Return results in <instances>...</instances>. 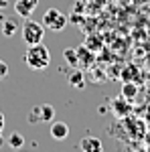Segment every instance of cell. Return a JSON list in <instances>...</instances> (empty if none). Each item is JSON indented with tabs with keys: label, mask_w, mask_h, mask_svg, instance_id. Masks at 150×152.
<instances>
[{
	"label": "cell",
	"mask_w": 150,
	"mask_h": 152,
	"mask_svg": "<svg viewBox=\"0 0 150 152\" xmlns=\"http://www.w3.org/2000/svg\"><path fill=\"white\" fill-rule=\"evenodd\" d=\"M24 63L35 71L47 69L49 63H51V53L43 43H37V45H29L26 53H24Z\"/></svg>",
	"instance_id": "6da1fadb"
},
{
	"label": "cell",
	"mask_w": 150,
	"mask_h": 152,
	"mask_svg": "<svg viewBox=\"0 0 150 152\" xmlns=\"http://www.w3.org/2000/svg\"><path fill=\"white\" fill-rule=\"evenodd\" d=\"M20 35H23V41L26 43V47L29 45H37V43H43L45 26H43V23H37V20L26 18V23L20 28Z\"/></svg>",
	"instance_id": "7a4b0ae2"
},
{
	"label": "cell",
	"mask_w": 150,
	"mask_h": 152,
	"mask_svg": "<svg viewBox=\"0 0 150 152\" xmlns=\"http://www.w3.org/2000/svg\"><path fill=\"white\" fill-rule=\"evenodd\" d=\"M43 26L49 28V31L59 33V31H63V28L67 26V16L61 10H57V8H49V10H45V14H43Z\"/></svg>",
	"instance_id": "3957f363"
},
{
	"label": "cell",
	"mask_w": 150,
	"mask_h": 152,
	"mask_svg": "<svg viewBox=\"0 0 150 152\" xmlns=\"http://www.w3.org/2000/svg\"><path fill=\"white\" fill-rule=\"evenodd\" d=\"M110 105H112V112H114L116 118H126L132 114V102L130 99H126V97H114L112 102H110Z\"/></svg>",
	"instance_id": "277c9868"
},
{
	"label": "cell",
	"mask_w": 150,
	"mask_h": 152,
	"mask_svg": "<svg viewBox=\"0 0 150 152\" xmlns=\"http://www.w3.org/2000/svg\"><path fill=\"white\" fill-rule=\"evenodd\" d=\"M37 6H39V0H16L14 2V10L23 18H31V14L35 12Z\"/></svg>",
	"instance_id": "5b68a950"
},
{
	"label": "cell",
	"mask_w": 150,
	"mask_h": 152,
	"mask_svg": "<svg viewBox=\"0 0 150 152\" xmlns=\"http://www.w3.org/2000/svg\"><path fill=\"white\" fill-rule=\"evenodd\" d=\"M79 148L81 152H104V144L95 136H85V138H81Z\"/></svg>",
	"instance_id": "8992f818"
},
{
	"label": "cell",
	"mask_w": 150,
	"mask_h": 152,
	"mask_svg": "<svg viewBox=\"0 0 150 152\" xmlns=\"http://www.w3.org/2000/svg\"><path fill=\"white\" fill-rule=\"evenodd\" d=\"M49 132H51V138L53 140H65L67 136H69V126L65 124V122H51V128H49Z\"/></svg>",
	"instance_id": "52a82bcc"
},
{
	"label": "cell",
	"mask_w": 150,
	"mask_h": 152,
	"mask_svg": "<svg viewBox=\"0 0 150 152\" xmlns=\"http://www.w3.org/2000/svg\"><path fill=\"white\" fill-rule=\"evenodd\" d=\"M75 51H77V61H79L81 67H89V65L93 63V53H91V49H87L85 45H81V47H77Z\"/></svg>",
	"instance_id": "ba28073f"
},
{
	"label": "cell",
	"mask_w": 150,
	"mask_h": 152,
	"mask_svg": "<svg viewBox=\"0 0 150 152\" xmlns=\"http://www.w3.org/2000/svg\"><path fill=\"white\" fill-rule=\"evenodd\" d=\"M16 31H18V23L14 18H2V35L6 37V39L14 37Z\"/></svg>",
	"instance_id": "9c48e42d"
},
{
	"label": "cell",
	"mask_w": 150,
	"mask_h": 152,
	"mask_svg": "<svg viewBox=\"0 0 150 152\" xmlns=\"http://www.w3.org/2000/svg\"><path fill=\"white\" fill-rule=\"evenodd\" d=\"M138 95V85L134 81H124V85H122V97H126V99H134Z\"/></svg>",
	"instance_id": "30bf717a"
},
{
	"label": "cell",
	"mask_w": 150,
	"mask_h": 152,
	"mask_svg": "<svg viewBox=\"0 0 150 152\" xmlns=\"http://www.w3.org/2000/svg\"><path fill=\"white\" fill-rule=\"evenodd\" d=\"M67 81H69V85H73L75 89H81L83 85H85V75L81 73V71H73V73H69L67 75Z\"/></svg>",
	"instance_id": "8fae6325"
},
{
	"label": "cell",
	"mask_w": 150,
	"mask_h": 152,
	"mask_svg": "<svg viewBox=\"0 0 150 152\" xmlns=\"http://www.w3.org/2000/svg\"><path fill=\"white\" fill-rule=\"evenodd\" d=\"M53 118H55V107L51 104H43L41 105V120L43 122H53Z\"/></svg>",
	"instance_id": "7c38bea8"
},
{
	"label": "cell",
	"mask_w": 150,
	"mask_h": 152,
	"mask_svg": "<svg viewBox=\"0 0 150 152\" xmlns=\"http://www.w3.org/2000/svg\"><path fill=\"white\" fill-rule=\"evenodd\" d=\"M8 144H10L14 150H18V148L24 144V136H23V134H18V132H12L10 136H8Z\"/></svg>",
	"instance_id": "4fadbf2b"
},
{
	"label": "cell",
	"mask_w": 150,
	"mask_h": 152,
	"mask_svg": "<svg viewBox=\"0 0 150 152\" xmlns=\"http://www.w3.org/2000/svg\"><path fill=\"white\" fill-rule=\"evenodd\" d=\"M63 57H65V61L69 63L71 67H77V65H79V61H77V51H75V49H65V51H63Z\"/></svg>",
	"instance_id": "5bb4252c"
},
{
	"label": "cell",
	"mask_w": 150,
	"mask_h": 152,
	"mask_svg": "<svg viewBox=\"0 0 150 152\" xmlns=\"http://www.w3.org/2000/svg\"><path fill=\"white\" fill-rule=\"evenodd\" d=\"M136 73H138L136 67H126V69L122 71V79H124V81H134V79L138 77Z\"/></svg>",
	"instance_id": "9a60e30c"
},
{
	"label": "cell",
	"mask_w": 150,
	"mask_h": 152,
	"mask_svg": "<svg viewBox=\"0 0 150 152\" xmlns=\"http://www.w3.org/2000/svg\"><path fill=\"white\" fill-rule=\"evenodd\" d=\"M29 122H31V124H39V122H43V120H41V105H35V107L31 110V114H29Z\"/></svg>",
	"instance_id": "2e32d148"
},
{
	"label": "cell",
	"mask_w": 150,
	"mask_h": 152,
	"mask_svg": "<svg viewBox=\"0 0 150 152\" xmlns=\"http://www.w3.org/2000/svg\"><path fill=\"white\" fill-rule=\"evenodd\" d=\"M6 75H8V65H6V63L0 59V79H4Z\"/></svg>",
	"instance_id": "e0dca14e"
},
{
	"label": "cell",
	"mask_w": 150,
	"mask_h": 152,
	"mask_svg": "<svg viewBox=\"0 0 150 152\" xmlns=\"http://www.w3.org/2000/svg\"><path fill=\"white\" fill-rule=\"evenodd\" d=\"M2 130H4V114L0 112V134H2Z\"/></svg>",
	"instance_id": "ac0fdd59"
},
{
	"label": "cell",
	"mask_w": 150,
	"mask_h": 152,
	"mask_svg": "<svg viewBox=\"0 0 150 152\" xmlns=\"http://www.w3.org/2000/svg\"><path fill=\"white\" fill-rule=\"evenodd\" d=\"M6 6H8V0H0V10L6 8Z\"/></svg>",
	"instance_id": "d6986e66"
},
{
	"label": "cell",
	"mask_w": 150,
	"mask_h": 152,
	"mask_svg": "<svg viewBox=\"0 0 150 152\" xmlns=\"http://www.w3.org/2000/svg\"><path fill=\"white\" fill-rule=\"evenodd\" d=\"M2 18H4V16H2V12H0V20H2Z\"/></svg>",
	"instance_id": "ffe728a7"
},
{
	"label": "cell",
	"mask_w": 150,
	"mask_h": 152,
	"mask_svg": "<svg viewBox=\"0 0 150 152\" xmlns=\"http://www.w3.org/2000/svg\"><path fill=\"white\" fill-rule=\"evenodd\" d=\"M0 144H2V134H0Z\"/></svg>",
	"instance_id": "44dd1931"
},
{
	"label": "cell",
	"mask_w": 150,
	"mask_h": 152,
	"mask_svg": "<svg viewBox=\"0 0 150 152\" xmlns=\"http://www.w3.org/2000/svg\"><path fill=\"white\" fill-rule=\"evenodd\" d=\"M16 152H20V150H16Z\"/></svg>",
	"instance_id": "7402d4cb"
}]
</instances>
